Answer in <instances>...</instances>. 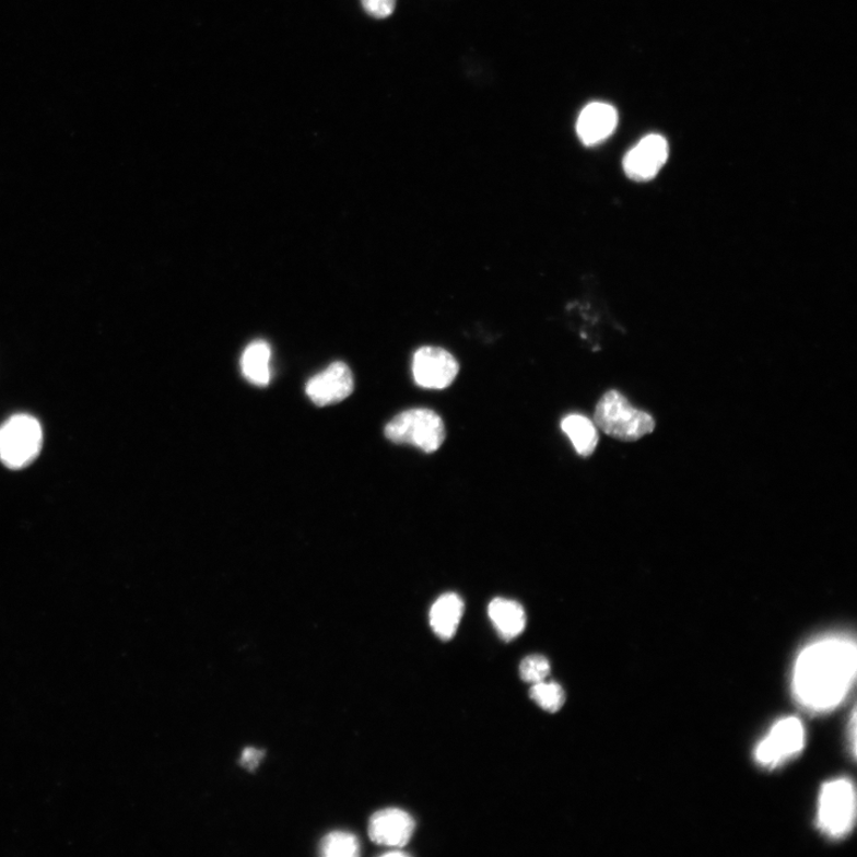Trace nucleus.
Masks as SVG:
<instances>
[{
	"instance_id": "nucleus-1",
	"label": "nucleus",
	"mask_w": 857,
	"mask_h": 857,
	"mask_svg": "<svg viewBox=\"0 0 857 857\" xmlns=\"http://www.w3.org/2000/svg\"><path fill=\"white\" fill-rule=\"evenodd\" d=\"M857 651L854 639L825 637L811 643L796 662L794 692L798 703L812 713L832 712L854 685Z\"/></svg>"
},
{
	"instance_id": "nucleus-2",
	"label": "nucleus",
	"mask_w": 857,
	"mask_h": 857,
	"mask_svg": "<svg viewBox=\"0 0 857 857\" xmlns=\"http://www.w3.org/2000/svg\"><path fill=\"white\" fill-rule=\"evenodd\" d=\"M595 424L607 435L633 442L653 433L655 422L650 414L634 408L618 391L601 397L595 412Z\"/></svg>"
},
{
	"instance_id": "nucleus-3",
	"label": "nucleus",
	"mask_w": 857,
	"mask_h": 857,
	"mask_svg": "<svg viewBox=\"0 0 857 857\" xmlns=\"http://www.w3.org/2000/svg\"><path fill=\"white\" fill-rule=\"evenodd\" d=\"M385 436L394 444L410 445L431 454L444 445L446 426L433 410L410 409L385 426Z\"/></svg>"
},
{
	"instance_id": "nucleus-4",
	"label": "nucleus",
	"mask_w": 857,
	"mask_h": 857,
	"mask_svg": "<svg viewBox=\"0 0 857 857\" xmlns=\"http://www.w3.org/2000/svg\"><path fill=\"white\" fill-rule=\"evenodd\" d=\"M43 444L42 424L30 414H17L0 427V461L21 470L37 458Z\"/></svg>"
},
{
	"instance_id": "nucleus-5",
	"label": "nucleus",
	"mask_w": 857,
	"mask_h": 857,
	"mask_svg": "<svg viewBox=\"0 0 857 857\" xmlns=\"http://www.w3.org/2000/svg\"><path fill=\"white\" fill-rule=\"evenodd\" d=\"M856 798L853 784L847 779L827 783L822 788L819 808V825L824 834L840 838L854 826Z\"/></svg>"
},
{
	"instance_id": "nucleus-6",
	"label": "nucleus",
	"mask_w": 857,
	"mask_h": 857,
	"mask_svg": "<svg viewBox=\"0 0 857 857\" xmlns=\"http://www.w3.org/2000/svg\"><path fill=\"white\" fill-rule=\"evenodd\" d=\"M806 743L802 723L795 717L785 718L773 727L767 738L756 748L760 765L775 768L801 752Z\"/></svg>"
},
{
	"instance_id": "nucleus-7",
	"label": "nucleus",
	"mask_w": 857,
	"mask_h": 857,
	"mask_svg": "<svg viewBox=\"0 0 857 857\" xmlns=\"http://www.w3.org/2000/svg\"><path fill=\"white\" fill-rule=\"evenodd\" d=\"M412 373L416 384L427 390H444L459 374V364L438 347H422L414 353Z\"/></svg>"
},
{
	"instance_id": "nucleus-8",
	"label": "nucleus",
	"mask_w": 857,
	"mask_h": 857,
	"mask_svg": "<svg viewBox=\"0 0 857 857\" xmlns=\"http://www.w3.org/2000/svg\"><path fill=\"white\" fill-rule=\"evenodd\" d=\"M668 143L660 136L641 140L623 160L626 176L635 181H648L658 176L668 159Z\"/></svg>"
},
{
	"instance_id": "nucleus-9",
	"label": "nucleus",
	"mask_w": 857,
	"mask_h": 857,
	"mask_svg": "<svg viewBox=\"0 0 857 857\" xmlns=\"http://www.w3.org/2000/svg\"><path fill=\"white\" fill-rule=\"evenodd\" d=\"M354 390V378L350 367L334 363L326 371L315 375L306 385V395L317 407L340 403Z\"/></svg>"
},
{
	"instance_id": "nucleus-10",
	"label": "nucleus",
	"mask_w": 857,
	"mask_h": 857,
	"mask_svg": "<svg viewBox=\"0 0 857 857\" xmlns=\"http://www.w3.org/2000/svg\"><path fill=\"white\" fill-rule=\"evenodd\" d=\"M414 821L408 812L399 809H385L372 815L368 834L374 843L388 848L408 845L414 832Z\"/></svg>"
},
{
	"instance_id": "nucleus-11",
	"label": "nucleus",
	"mask_w": 857,
	"mask_h": 857,
	"mask_svg": "<svg viewBox=\"0 0 857 857\" xmlns=\"http://www.w3.org/2000/svg\"><path fill=\"white\" fill-rule=\"evenodd\" d=\"M618 124L619 114L612 105L591 103L579 115L578 137L585 145L592 146L608 140L618 128Z\"/></svg>"
},
{
	"instance_id": "nucleus-12",
	"label": "nucleus",
	"mask_w": 857,
	"mask_h": 857,
	"mask_svg": "<svg viewBox=\"0 0 857 857\" xmlns=\"http://www.w3.org/2000/svg\"><path fill=\"white\" fill-rule=\"evenodd\" d=\"M490 620L495 631L505 641H510L525 632L527 615L519 602L505 598H495L489 606Z\"/></svg>"
},
{
	"instance_id": "nucleus-13",
	"label": "nucleus",
	"mask_w": 857,
	"mask_h": 857,
	"mask_svg": "<svg viewBox=\"0 0 857 857\" xmlns=\"http://www.w3.org/2000/svg\"><path fill=\"white\" fill-rule=\"evenodd\" d=\"M463 611V600L459 595L441 596L428 614L434 633L442 639H450L457 634Z\"/></svg>"
},
{
	"instance_id": "nucleus-14",
	"label": "nucleus",
	"mask_w": 857,
	"mask_h": 857,
	"mask_svg": "<svg viewBox=\"0 0 857 857\" xmlns=\"http://www.w3.org/2000/svg\"><path fill=\"white\" fill-rule=\"evenodd\" d=\"M562 432L571 439L580 457H589L597 448L599 436L596 424L583 414H568L561 422Z\"/></svg>"
},
{
	"instance_id": "nucleus-15",
	"label": "nucleus",
	"mask_w": 857,
	"mask_h": 857,
	"mask_svg": "<svg viewBox=\"0 0 857 857\" xmlns=\"http://www.w3.org/2000/svg\"><path fill=\"white\" fill-rule=\"evenodd\" d=\"M271 348L263 341L253 342L247 347L240 367L248 381L265 387L271 381Z\"/></svg>"
},
{
	"instance_id": "nucleus-16",
	"label": "nucleus",
	"mask_w": 857,
	"mask_h": 857,
	"mask_svg": "<svg viewBox=\"0 0 857 857\" xmlns=\"http://www.w3.org/2000/svg\"><path fill=\"white\" fill-rule=\"evenodd\" d=\"M319 850L327 857H355L360 855V843L353 834L333 832L321 841Z\"/></svg>"
},
{
	"instance_id": "nucleus-17",
	"label": "nucleus",
	"mask_w": 857,
	"mask_h": 857,
	"mask_svg": "<svg viewBox=\"0 0 857 857\" xmlns=\"http://www.w3.org/2000/svg\"><path fill=\"white\" fill-rule=\"evenodd\" d=\"M531 700L548 713H557L564 706L566 695L556 682L541 681L533 684L530 690Z\"/></svg>"
},
{
	"instance_id": "nucleus-18",
	"label": "nucleus",
	"mask_w": 857,
	"mask_h": 857,
	"mask_svg": "<svg viewBox=\"0 0 857 857\" xmlns=\"http://www.w3.org/2000/svg\"><path fill=\"white\" fill-rule=\"evenodd\" d=\"M519 673L521 679L530 682V684H538V682L544 681L551 674V664L544 656L531 655L521 661Z\"/></svg>"
},
{
	"instance_id": "nucleus-19",
	"label": "nucleus",
	"mask_w": 857,
	"mask_h": 857,
	"mask_svg": "<svg viewBox=\"0 0 857 857\" xmlns=\"http://www.w3.org/2000/svg\"><path fill=\"white\" fill-rule=\"evenodd\" d=\"M361 2L368 15L383 20L392 15L397 0H361Z\"/></svg>"
},
{
	"instance_id": "nucleus-20",
	"label": "nucleus",
	"mask_w": 857,
	"mask_h": 857,
	"mask_svg": "<svg viewBox=\"0 0 857 857\" xmlns=\"http://www.w3.org/2000/svg\"><path fill=\"white\" fill-rule=\"evenodd\" d=\"M263 758L262 750H258L256 748H246L244 750L243 756H240V765L246 767L247 770H256L259 766V762Z\"/></svg>"
},
{
	"instance_id": "nucleus-21",
	"label": "nucleus",
	"mask_w": 857,
	"mask_h": 857,
	"mask_svg": "<svg viewBox=\"0 0 857 857\" xmlns=\"http://www.w3.org/2000/svg\"><path fill=\"white\" fill-rule=\"evenodd\" d=\"M407 855L408 854H406L403 852H390V853L385 854V856H407Z\"/></svg>"
}]
</instances>
